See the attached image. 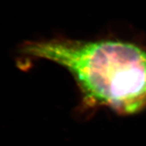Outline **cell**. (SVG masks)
<instances>
[{
  "mask_svg": "<svg viewBox=\"0 0 146 146\" xmlns=\"http://www.w3.org/2000/svg\"><path fill=\"white\" fill-rule=\"evenodd\" d=\"M21 54L64 68L76 81L84 109L106 107L123 115L146 107V49L115 40L27 43Z\"/></svg>",
  "mask_w": 146,
  "mask_h": 146,
  "instance_id": "6da1fadb",
  "label": "cell"
}]
</instances>
